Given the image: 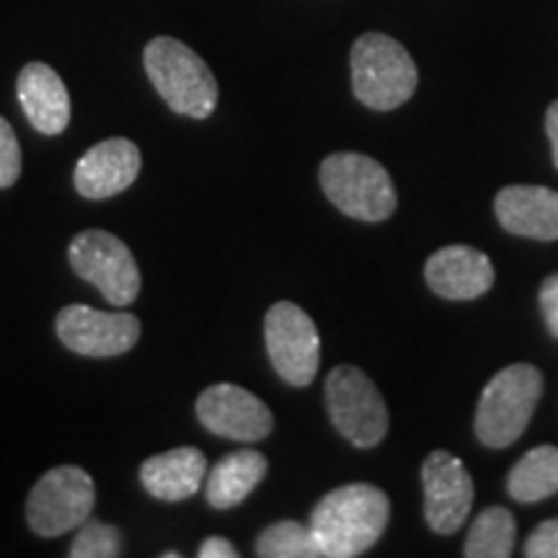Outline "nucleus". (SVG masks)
<instances>
[{
    "label": "nucleus",
    "instance_id": "obj_9",
    "mask_svg": "<svg viewBox=\"0 0 558 558\" xmlns=\"http://www.w3.org/2000/svg\"><path fill=\"white\" fill-rule=\"evenodd\" d=\"M264 341L275 373L288 386H311L320 365V337L313 318L290 300H279L264 318Z\"/></svg>",
    "mask_w": 558,
    "mask_h": 558
},
{
    "label": "nucleus",
    "instance_id": "obj_20",
    "mask_svg": "<svg viewBox=\"0 0 558 558\" xmlns=\"http://www.w3.org/2000/svg\"><path fill=\"white\" fill-rule=\"evenodd\" d=\"M518 522L505 507H486L469 530L463 554L469 558H507L512 556Z\"/></svg>",
    "mask_w": 558,
    "mask_h": 558
},
{
    "label": "nucleus",
    "instance_id": "obj_28",
    "mask_svg": "<svg viewBox=\"0 0 558 558\" xmlns=\"http://www.w3.org/2000/svg\"><path fill=\"white\" fill-rule=\"evenodd\" d=\"M181 554H177V550H169V554H163V558H179Z\"/></svg>",
    "mask_w": 558,
    "mask_h": 558
},
{
    "label": "nucleus",
    "instance_id": "obj_12",
    "mask_svg": "<svg viewBox=\"0 0 558 558\" xmlns=\"http://www.w3.org/2000/svg\"><path fill=\"white\" fill-rule=\"evenodd\" d=\"M424 518L439 535H452L469 520L476 486L463 460L448 450H435L422 465Z\"/></svg>",
    "mask_w": 558,
    "mask_h": 558
},
{
    "label": "nucleus",
    "instance_id": "obj_6",
    "mask_svg": "<svg viewBox=\"0 0 558 558\" xmlns=\"http://www.w3.org/2000/svg\"><path fill=\"white\" fill-rule=\"evenodd\" d=\"M326 411L354 448H375L388 435V407L378 386L354 365L333 367L326 378Z\"/></svg>",
    "mask_w": 558,
    "mask_h": 558
},
{
    "label": "nucleus",
    "instance_id": "obj_3",
    "mask_svg": "<svg viewBox=\"0 0 558 558\" xmlns=\"http://www.w3.org/2000/svg\"><path fill=\"white\" fill-rule=\"evenodd\" d=\"M354 96L375 111H393L414 96L418 83L416 62L399 39L367 32L354 41L352 54Z\"/></svg>",
    "mask_w": 558,
    "mask_h": 558
},
{
    "label": "nucleus",
    "instance_id": "obj_19",
    "mask_svg": "<svg viewBox=\"0 0 558 558\" xmlns=\"http://www.w3.org/2000/svg\"><path fill=\"white\" fill-rule=\"evenodd\" d=\"M509 497L520 505H535L558 492V448L538 445L518 460L507 478Z\"/></svg>",
    "mask_w": 558,
    "mask_h": 558
},
{
    "label": "nucleus",
    "instance_id": "obj_4",
    "mask_svg": "<svg viewBox=\"0 0 558 558\" xmlns=\"http://www.w3.org/2000/svg\"><path fill=\"white\" fill-rule=\"evenodd\" d=\"M543 375L538 367L518 362L486 383L476 409V437L481 445L505 450L525 435L530 418L538 409Z\"/></svg>",
    "mask_w": 558,
    "mask_h": 558
},
{
    "label": "nucleus",
    "instance_id": "obj_21",
    "mask_svg": "<svg viewBox=\"0 0 558 558\" xmlns=\"http://www.w3.org/2000/svg\"><path fill=\"white\" fill-rule=\"evenodd\" d=\"M256 556L262 558H320L311 525L282 520L264 527L256 538Z\"/></svg>",
    "mask_w": 558,
    "mask_h": 558
},
{
    "label": "nucleus",
    "instance_id": "obj_22",
    "mask_svg": "<svg viewBox=\"0 0 558 558\" xmlns=\"http://www.w3.org/2000/svg\"><path fill=\"white\" fill-rule=\"evenodd\" d=\"M124 541L122 533L114 525H107L101 520H86L78 527V535L73 538L68 556L70 558H117L122 556Z\"/></svg>",
    "mask_w": 558,
    "mask_h": 558
},
{
    "label": "nucleus",
    "instance_id": "obj_18",
    "mask_svg": "<svg viewBox=\"0 0 558 558\" xmlns=\"http://www.w3.org/2000/svg\"><path fill=\"white\" fill-rule=\"evenodd\" d=\"M269 460L256 450H235L220 458L209 471L205 497L209 507L233 509L246 501L254 488L267 478Z\"/></svg>",
    "mask_w": 558,
    "mask_h": 558
},
{
    "label": "nucleus",
    "instance_id": "obj_11",
    "mask_svg": "<svg viewBox=\"0 0 558 558\" xmlns=\"http://www.w3.org/2000/svg\"><path fill=\"white\" fill-rule=\"evenodd\" d=\"M197 418L207 432L233 442H262L275 429V416L267 403L233 383H215L202 390Z\"/></svg>",
    "mask_w": 558,
    "mask_h": 558
},
{
    "label": "nucleus",
    "instance_id": "obj_24",
    "mask_svg": "<svg viewBox=\"0 0 558 558\" xmlns=\"http://www.w3.org/2000/svg\"><path fill=\"white\" fill-rule=\"evenodd\" d=\"M527 558H558V518L541 522L525 541Z\"/></svg>",
    "mask_w": 558,
    "mask_h": 558
},
{
    "label": "nucleus",
    "instance_id": "obj_5",
    "mask_svg": "<svg viewBox=\"0 0 558 558\" xmlns=\"http://www.w3.org/2000/svg\"><path fill=\"white\" fill-rule=\"evenodd\" d=\"M318 179L331 205L347 218L383 222L399 205L390 173L362 153H331L320 163Z\"/></svg>",
    "mask_w": 558,
    "mask_h": 558
},
{
    "label": "nucleus",
    "instance_id": "obj_10",
    "mask_svg": "<svg viewBox=\"0 0 558 558\" xmlns=\"http://www.w3.org/2000/svg\"><path fill=\"white\" fill-rule=\"evenodd\" d=\"M54 331L70 352L90 360H109L130 352L140 341L143 326L132 313H107L75 303L58 313Z\"/></svg>",
    "mask_w": 558,
    "mask_h": 558
},
{
    "label": "nucleus",
    "instance_id": "obj_23",
    "mask_svg": "<svg viewBox=\"0 0 558 558\" xmlns=\"http://www.w3.org/2000/svg\"><path fill=\"white\" fill-rule=\"evenodd\" d=\"M21 177V148L11 122L0 117V190H9Z\"/></svg>",
    "mask_w": 558,
    "mask_h": 558
},
{
    "label": "nucleus",
    "instance_id": "obj_17",
    "mask_svg": "<svg viewBox=\"0 0 558 558\" xmlns=\"http://www.w3.org/2000/svg\"><path fill=\"white\" fill-rule=\"evenodd\" d=\"M207 458L197 448H177L140 465V484L158 501H184L205 484Z\"/></svg>",
    "mask_w": 558,
    "mask_h": 558
},
{
    "label": "nucleus",
    "instance_id": "obj_16",
    "mask_svg": "<svg viewBox=\"0 0 558 558\" xmlns=\"http://www.w3.org/2000/svg\"><path fill=\"white\" fill-rule=\"evenodd\" d=\"M19 104L39 135H60L70 124V94L65 81L47 62H29L16 81Z\"/></svg>",
    "mask_w": 558,
    "mask_h": 558
},
{
    "label": "nucleus",
    "instance_id": "obj_25",
    "mask_svg": "<svg viewBox=\"0 0 558 558\" xmlns=\"http://www.w3.org/2000/svg\"><path fill=\"white\" fill-rule=\"evenodd\" d=\"M541 311L548 331L558 339V275H550L541 288Z\"/></svg>",
    "mask_w": 558,
    "mask_h": 558
},
{
    "label": "nucleus",
    "instance_id": "obj_2",
    "mask_svg": "<svg viewBox=\"0 0 558 558\" xmlns=\"http://www.w3.org/2000/svg\"><path fill=\"white\" fill-rule=\"evenodd\" d=\"M143 62L153 88L177 114L207 120L218 107L220 88L213 70L184 41L156 37L145 47Z\"/></svg>",
    "mask_w": 558,
    "mask_h": 558
},
{
    "label": "nucleus",
    "instance_id": "obj_14",
    "mask_svg": "<svg viewBox=\"0 0 558 558\" xmlns=\"http://www.w3.org/2000/svg\"><path fill=\"white\" fill-rule=\"evenodd\" d=\"M432 292L445 300H476L492 290L494 264L484 251L471 246H445L435 251L424 267Z\"/></svg>",
    "mask_w": 558,
    "mask_h": 558
},
{
    "label": "nucleus",
    "instance_id": "obj_27",
    "mask_svg": "<svg viewBox=\"0 0 558 558\" xmlns=\"http://www.w3.org/2000/svg\"><path fill=\"white\" fill-rule=\"evenodd\" d=\"M546 135L550 140V153H554V166L558 169V101H554L546 111Z\"/></svg>",
    "mask_w": 558,
    "mask_h": 558
},
{
    "label": "nucleus",
    "instance_id": "obj_26",
    "mask_svg": "<svg viewBox=\"0 0 558 558\" xmlns=\"http://www.w3.org/2000/svg\"><path fill=\"white\" fill-rule=\"evenodd\" d=\"M199 558H239V550H235V546L230 541L213 535V538L202 541Z\"/></svg>",
    "mask_w": 558,
    "mask_h": 558
},
{
    "label": "nucleus",
    "instance_id": "obj_1",
    "mask_svg": "<svg viewBox=\"0 0 558 558\" xmlns=\"http://www.w3.org/2000/svg\"><path fill=\"white\" fill-rule=\"evenodd\" d=\"M388 520L390 499L383 488L347 484L313 507L311 530L324 558H354L380 541Z\"/></svg>",
    "mask_w": 558,
    "mask_h": 558
},
{
    "label": "nucleus",
    "instance_id": "obj_8",
    "mask_svg": "<svg viewBox=\"0 0 558 558\" xmlns=\"http://www.w3.org/2000/svg\"><path fill=\"white\" fill-rule=\"evenodd\" d=\"M75 275L94 284L117 308L135 303L143 288L140 267L128 243L107 230H83L68 246Z\"/></svg>",
    "mask_w": 558,
    "mask_h": 558
},
{
    "label": "nucleus",
    "instance_id": "obj_7",
    "mask_svg": "<svg viewBox=\"0 0 558 558\" xmlns=\"http://www.w3.org/2000/svg\"><path fill=\"white\" fill-rule=\"evenodd\" d=\"M94 507V478L78 465H58L32 486L26 499V522L39 538H60L81 527Z\"/></svg>",
    "mask_w": 558,
    "mask_h": 558
},
{
    "label": "nucleus",
    "instance_id": "obj_15",
    "mask_svg": "<svg viewBox=\"0 0 558 558\" xmlns=\"http://www.w3.org/2000/svg\"><path fill=\"white\" fill-rule=\"evenodd\" d=\"M494 213L507 233L558 241V192L548 186H505L494 197Z\"/></svg>",
    "mask_w": 558,
    "mask_h": 558
},
{
    "label": "nucleus",
    "instance_id": "obj_13",
    "mask_svg": "<svg viewBox=\"0 0 558 558\" xmlns=\"http://www.w3.org/2000/svg\"><path fill=\"white\" fill-rule=\"evenodd\" d=\"M143 169L140 148L128 137H109L86 150L75 163V192L86 199H109L130 190Z\"/></svg>",
    "mask_w": 558,
    "mask_h": 558
}]
</instances>
